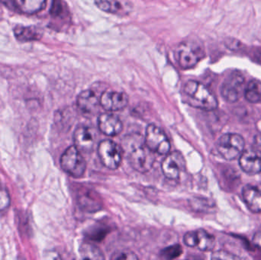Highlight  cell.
Masks as SVG:
<instances>
[{
  "mask_svg": "<svg viewBox=\"0 0 261 260\" xmlns=\"http://www.w3.org/2000/svg\"><path fill=\"white\" fill-rule=\"evenodd\" d=\"M123 150L128 153V160L135 170L144 174L148 172L155 162L154 153L150 151L144 142L138 137L126 138Z\"/></svg>",
  "mask_w": 261,
  "mask_h": 260,
  "instance_id": "cell-1",
  "label": "cell"
},
{
  "mask_svg": "<svg viewBox=\"0 0 261 260\" xmlns=\"http://www.w3.org/2000/svg\"><path fill=\"white\" fill-rule=\"evenodd\" d=\"M184 93L189 104L195 108L205 111H213L219 105L217 98L204 84L190 80L184 86Z\"/></svg>",
  "mask_w": 261,
  "mask_h": 260,
  "instance_id": "cell-2",
  "label": "cell"
},
{
  "mask_svg": "<svg viewBox=\"0 0 261 260\" xmlns=\"http://www.w3.org/2000/svg\"><path fill=\"white\" fill-rule=\"evenodd\" d=\"M205 56L203 49L197 43L192 41L179 43L174 50V57L182 69H191Z\"/></svg>",
  "mask_w": 261,
  "mask_h": 260,
  "instance_id": "cell-3",
  "label": "cell"
},
{
  "mask_svg": "<svg viewBox=\"0 0 261 260\" xmlns=\"http://www.w3.org/2000/svg\"><path fill=\"white\" fill-rule=\"evenodd\" d=\"M60 162L63 170L74 178L82 177L87 169V162L75 145L64 151Z\"/></svg>",
  "mask_w": 261,
  "mask_h": 260,
  "instance_id": "cell-4",
  "label": "cell"
},
{
  "mask_svg": "<svg viewBox=\"0 0 261 260\" xmlns=\"http://www.w3.org/2000/svg\"><path fill=\"white\" fill-rule=\"evenodd\" d=\"M245 141L242 136L238 134H223L217 142V150L227 160H236L244 151Z\"/></svg>",
  "mask_w": 261,
  "mask_h": 260,
  "instance_id": "cell-5",
  "label": "cell"
},
{
  "mask_svg": "<svg viewBox=\"0 0 261 260\" xmlns=\"http://www.w3.org/2000/svg\"><path fill=\"white\" fill-rule=\"evenodd\" d=\"M98 154L102 164L110 169H116L122 163L123 149L116 142L104 140L98 145Z\"/></svg>",
  "mask_w": 261,
  "mask_h": 260,
  "instance_id": "cell-6",
  "label": "cell"
},
{
  "mask_svg": "<svg viewBox=\"0 0 261 260\" xmlns=\"http://www.w3.org/2000/svg\"><path fill=\"white\" fill-rule=\"evenodd\" d=\"M144 143L150 151L159 155H167L171 148L165 133L154 125H149L146 128Z\"/></svg>",
  "mask_w": 261,
  "mask_h": 260,
  "instance_id": "cell-7",
  "label": "cell"
},
{
  "mask_svg": "<svg viewBox=\"0 0 261 260\" xmlns=\"http://www.w3.org/2000/svg\"><path fill=\"white\" fill-rule=\"evenodd\" d=\"M245 77L239 73H231L221 86V94L227 102H236L245 91Z\"/></svg>",
  "mask_w": 261,
  "mask_h": 260,
  "instance_id": "cell-8",
  "label": "cell"
},
{
  "mask_svg": "<svg viewBox=\"0 0 261 260\" xmlns=\"http://www.w3.org/2000/svg\"><path fill=\"white\" fill-rule=\"evenodd\" d=\"M185 159L182 154L177 151L167 154L161 163L163 174L171 180H178L181 172L185 170Z\"/></svg>",
  "mask_w": 261,
  "mask_h": 260,
  "instance_id": "cell-9",
  "label": "cell"
},
{
  "mask_svg": "<svg viewBox=\"0 0 261 260\" xmlns=\"http://www.w3.org/2000/svg\"><path fill=\"white\" fill-rule=\"evenodd\" d=\"M184 244L190 247H197L202 251H210L214 248L216 240L213 235L205 230L187 232L184 238Z\"/></svg>",
  "mask_w": 261,
  "mask_h": 260,
  "instance_id": "cell-10",
  "label": "cell"
},
{
  "mask_svg": "<svg viewBox=\"0 0 261 260\" xmlns=\"http://www.w3.org/2000/svg\"><path fill=\"white\" fill-rule=\"evenodd\" d=\"M99 99L101 106L109 111L124 109L129 102L126 93L116 91H105L102 93Z\"/></svg>",
  "mask_w": 261,
  "mask_h": 260,
  "instance_id": "cell-11",
  "label": "cell"
},
{
  "mask_svg": "<svg viewBox=\"0 0 261 260\" xmlns=\"http://www.w3.org/2000/svg\"><path fill=\"white\" fill-rule=\"evenodd\" d=\"M239 165L244 172L249 175L261 172V153L255 148L243 151L239 158Z\"/></svg>",
  "mask_w": 261,
  "mask_h": 260,
  "instance_id": "cell-12",
  "label": "cell"
},
{
  "mask_svg": "<svg viewBox=\"0 0 261 260\" xmlns=\"http://www.w3.org/2000/svg\"><path fill=\"white\" fill-rule=\"evenodd\" d=\"M75 146L81 152L88 153L92 151L96 141V134L92 128L87 126H79L73 134Z\"/></svg>",
  "mask_w": 261,
  "mask_h": 260,
  "instance_id": "cell-13",
  "label": "cell"
},
{
  "mask_svg": "<svg viewBox=\"0 0 261 260\" xmlns=\"http://www.w3.org/2000/svg\"><path fill=\"white\" fill-rule=\"evenodd\" d=\"M98 126L102 134L109 137L119 135L123 129L122 121L116 114L104 113L98 119Z\"/></svg>",
  "mask_w": 261,
  "mask_h": 260,
  "instance_id": "cell-14",
  "label": "cell"
},
{
  "mask_svg": "<svg viewBox=\"0 0 261 260\" xmlns=\"http://www.w3.org/2000/svg\"><path fill=\"white\" fill-rule=\"evenodd\" d=\"M76 105L85 114H94L99 112L100 99L92 90H84L77 96Z\"/></svg>",
  "mask_w": 261,
  "mask_h": 260,
  "instance_id": "cell-15",
  "label": "cell"
},
{
  "mask_svg": "<svg viewBox=\"0 0 261 260\" xmlns=\"http://www.w3.org/2000/svg\"><path fill=\"white\" fill-rule=\"evenodd\" d=\"M244 201L254 213L261 212V186L247 185L242 190Z\"/></svg>",
  "mask_w": 261,
  "mask_h": 260,
  "instance_id": "cell-16",
  "label": "cell"
},
{
  "mask_svg": "<svg viewBox=\"0 0 261 260\" xmlns=\"http://www.w3.org/2000/svg\"><path fill=\"white\" fill-rule=\"evenodd\" d=\"M95 5L102 12L117 15L129 13L130 5L125 0H95Z\"/></svg>",
  "mask_w": 261,
  "mask_h": 260,
  "instance_id": "cell-17",
  "label": "cell"
},
{
  "mask_svg": "<svg viewBox=\"0 0 261 260\" xmlns=\"http://www.w3.org/2000/svg\"><path fill=\"white\" fill-rule=\"evenodd\" d=\"M78 203L81 209L87 212H96L102 208V200L94 191L81 190L78 195Z\"/></svg>",
  "mask_w": 261,
  "mask_h": 260,
  "instance_id": "cell-18",
  "label": "cell"
},
{
  "mask_svg": "<svg viewBox=\"0 0 261 260\" xmlns=\"http://www.w3.org/2000/svg\"><path fill=\"white\" fill-rule=\"evenodd\" d=\"M47 0H14L15 7L28 15H33L41 12L45 7Z\"/></svg>",
  "mask_w": 261,
  "mask_h": 260,
  "instance_id": "cell-19",
  "label": "cell"
},
{
  "mask_svg": "<svg viewBox=\"0 0 261 260\" xmlns=\"http://www.w3.org/2000/svg\"><path fill=\"white\" fill-rule=\"evenodd\" d=\"M14 35L15 38L19 41L26 42V41H36L41 38V33L38 29L32 26H16L14 28Z\"/></svg>",
  "mask_w": 261,
  "mask_h": 260,
  "instance_id": "cell-20",
  "label": "cell"
},
{
  "mask_svg": "<svg viewBox=\"0 0 261 260\" xmlns=\"http://www.w3.org/2000/svg\"><path fill=\"white\" fill-rule=\"evenodd\" d=\"M245 99L251 103H257L261 101V82L252 79L248 82L244 91Z\"/></svg>",
  "mask_w": 261,
  "mask_h": 260,
  "instance_id": "cell-21",
  "label": "cell"
},
{
  "mask_svg": "<svg viewBox=\"0 0 261 260\" xmlns=\"http://www.w3.org/2000/svg\"><path fill=\"white\" fill-rule=\"evenodd\" d=\"M81 257L84 259H103L104 256L98 247L90 244H83L81 247Z\"/></svg>",
  "mask_w": 261,
  "mask_h": 260,
  "instance_id": "cell-22",
  "label": "cell"
},
{
  "mask_svg": "<svg viewBox=\"0 0 261 260\" xmlns=\"http://www.w3.org/2000/svg\"><path fill=\"white\" fill-rule=\"evenodd\" d=\"M182 253V247L179 244H175V245L170 246V247H166L165 249L161 252V255L163 257L167 259H176L179 257Z\"/></svg>",
  "mask_w": 261,
  "mask_h": 260,
  "instance_id": "cell-23",
  "label": "cell"
},
{
  "mask_svg": "<svg viewBox=\"0 0 261 260\" xmlns=\"http://www.w3.org/2000/svg\"><path fill=\"white\" fill-rule=\"evenodd\" d=\"M64 13V3L62 0H52L50 14L54 18L61 16Z\"/></svg>",
  "mask_w": 261,
  "mask_h": 260,
  "instance_id": "cell-24",
  "label": "cell"
},
{
  "mask_svg": "<svg viewBox=\"0 0 261 260\" xmlns=\"http://www.w3.org/2000/svg\"><path fill=\"white\" fill-rule=\"evenodd\" d=\"M10 196L9 192L0 186V212H3L10 206Z\"/></svg>",
  "mask_w": 261,
  "mask_h": 260,
  "instance_id": "cell-25",
  "label": "cell"
},
{
  "mask_svg": "<svg viewBox=\"0 0 261 260\" xmlns=\"http://www.w3.org/2000/svg\"><path fill=\"white\" fill-rule=\"evenodd\" d=\"M112 259L115 260H133L138 259V256L129 250H122L113 253L111 256Z\"/></svg>",
  "mask_w": 261,
  "mask_h": 260,
  "instance_id": "cell-26",
  "label": "cell"
},
{
  "mask_svg": "<svg viewBox=\"0 0 261 260\" xmlns=\"http://www.w3.org/2000/svg\"><path fill=\"white\" fill-rule=\"evenodd\" d=\"M212 258L214 259H237L236 256H233L231 253H228L226 251H220L215 252L213 254Z\"/></svg>",
  "mask_w": 261,
  "mask_h": 260,
  "instance_id": "cell-27",
  "label": "cell"
},
{
  "mask_svg": "<svg viewBox=\"0 0 261 260\" xmlns=\"http://www.w3.org/2000/svg\"><path fill=\"white\" fill-rule=\"evenodd\" d=\"M253 242L255 244L256 247H258L261 250V232H257L254 235Z\"/></svg>",
  "mask_w": 261,
  "mask_h": 260,
  "instance_id": "cell-28",
  "label": "cell"
},
{
  "mask_svg": "<svg viewBox=\"0 0 261 260\" xmlns=\"http://www.w3.org/2000/svg\"><path fill=\"white\" fill-rule=\"evenodd\" d=\"M254 148L261 153V134H257L254 139Z\"/></svg>",
  "mask_w": 261,
  "mask_h": 260,
  "instance_id": "cell-29",
  "label": "cell"
},
{
  "mask_svg": "<svg viewBox=\"0 0 261 260\" xmlns=\"http://www.w3.org/2000/svg\"><path fill=\"white\" fill-rule=\"evenodd\" d=\"M254 56H255L256 61L261 64V48L259 49V50H257V51L255 52V53H254Z\"/></svg>",
  "mask_w": 261,
  "mask_h": 260,
  "instance_id": "cell-30",
  "label": "cell"
},
{
  "mask_svg": "<svg viewBox=\"0 0 261 260\" xmlns=\"http://www.w3.org/2000/svg\"><path fill=\"white\" fill-rule=\"evenodd\" d=\"M0 3H3V4L7 5V6H14V0H0Z\"/></svg>",
  "mask_w": 261,
  "mask_h": 260,
  "instance_id": "cell-31",
  "label": "cell"
}]
</instances>
